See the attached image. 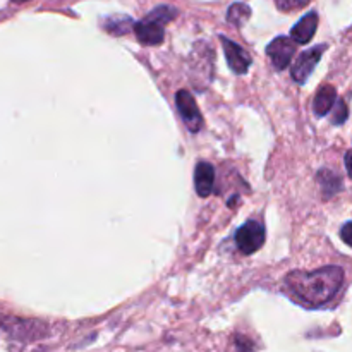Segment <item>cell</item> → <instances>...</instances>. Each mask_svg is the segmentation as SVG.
I'll return each mask as SVG.
<instances>
[{"label": "cell", "instance_id": "cell-1", "mask_svg": "<svg viewBox=\"0 0 352 352\" xmlns=\"http://www.w3.org/2000/svg\"><path fill=\"white\" fill-rule=\"evenodd\" d=\"M344 284V270L325 267L311 274L292 272L285 278V292L305 308H322L339 294Z\"/></svg>", "mask_w": 352, "mask_h": 352}, {"label": "cell", "instance_id": "cell-2", "mask_svg": "<svg viewBox=\"0 0 352 352\" xmlns=\"http://www.w3.org/2000/svg\"><path fill=\"white\" fill-rule=\"evenodd\" d=\"M179 10L170 6H158L144 19L134 24V33L143 45H160L165 38L164 24L170 23Z\"/></svg>", "mask_w": 352, "mask_h": 352}, {"label": "cell", "instance_id": "cell-3", "mask_svg": "<svg viewBox=\"0 0 352 352\" xmlns=\"http://www.w3.org/2000/svg\"><path fill=\"white\" fill-rule=\"evenodd\" d=\"M236 243L244 254H253L265 244V227L256 220H250L237 229Z\"/></svg>", "mask_w": 352, "mask_h": 352}, {"label": "cell", "instance_id": "cell-4", "mask_svg": "<svg viewBox=\"0 0 352 352\" xmlns=\"http://www.w3.org/2000/svg\"><path fill=\"white\" fill-rule=\"evenodd\" d=\"M175 103H177L179 113H181L182 120H184L186 127H188L191 133H198L203 127V117L201 112H199L198 105H196L195 96L191 95L186 89H181L175 95Z\"/></svg>", "mask_w": 352, "mask_h": 352}, {"label": "cell", "instance_id": "cell-5", "mask_svg": "<svg viewBox=\"0 0 352 352\" xmlns=\"http://www.w3.org/2000/svg\"><path fill=\"white\" fill-rule=\"evenodd\" d=\"M296 54V43L292 38L287 36H278L272 41L267 47V55L270 58L272 65L277 71H284L289 64H291L292 57Z\"/></svg>", "mask_w": 352, "mask_h": 352}, {"label": "cell", "instance_id": "cell-6", "mask_svg": "<svg viewBox=\"0 0 352 352\" xmlns=\"http://www.w3.org/2000/svg\"><path fill=\"white\" fill-rule=\"evenodd\" d=\"M325 48L327 45H318V47L302 52L298 57V60H296L294 67H292V78L298 82H301V85L308 81L311 72L315 71L316 64H318L320 58H322V54L325 52Z\"/></svg>", "mask_w": 352, "mask_h": 352}, {"label": "cell", "instance_id": "cell-7", "mask_svg": "<svg viewBox=\"0 0 352 352\" xmlns=\"http://www.w3.org/2000/svg\"><path fill=\"white\" fill-rule=\"evenodd\" d=\"M223 45V52H226V58L229 67L232 69L236 74H246L248 69L251 65V57L243 47H239L237 43H234L232 40H229L227 36H220Z\"/></svg>", "mask_w": 352, "mask_h": 352}, {"label": "cell", "instance_id": "cell-8", "mask_svg": "<svg viewBox=\"0 0 352 352\" xmlns=\"http://www.w3.org/2000/svg\"><path fill=\"white\" fill-rule=\"evenodd\" d=\"M195 186L196 192L201 198L212 195L213 186H215V168L210 164H206V162H199L195 170Z\"/></svg>", "mask_w": 352, "mask_h": 352}, {"label": "cell", "instance_id": "cell-9", "mask_svg": "<svg viewBox=\"0 0 352 352\" xmlns=\"http://www.w3.org/2000/svg\"><path fill=\"white\" fill-rule=\"evenodd\" d=\"M316 26H318V14L308 12L291 31V38L296 43H309L311 38L315 36Z\"/></svg>", "mask_w": 352, "mask_h": 352}, {"label": "cell", "instance_id": "cell-10", "mask_svg": "<svg viewBox=\"0 0 352 352\" xmlns=\"http://www.w3.org/2000/svg\"><path fill=\"white\" fill-rule=\"evenodd\" d=\"M337 102V91L333 86H322L318 89L315 96V102H313V110L318 117L327 116L330 110H333V105Z\"/></svg>", "mask_w": 352, "mask_h": 352}, {"label": "cell", "instance_id": "cell-11", "mask_svg": "<svg viewBox=\"0 0 352 352\" xmlns=\"http://www.w3.org/2000/svg\"><path fill=\"white\" fill-rule=\"evenodd\" d=\"M103 30L109 31L110 34H116V36H120V34H126L127 31L133 28L134 30V23L129 16H110L105 17L102 21Z\"/></svg>", "mask_w": 352, "mask_h": 352}, {"label": "cell", "instance_id": "cell-12", "mask_svg": "<svg viewBox=\"0 0 352 352\" xmlns=\"http://www.w3.org/2000/svg\"><path fill=\"white\" fill-rule=\"evenodd\" d=\"M318 182L322 184L323 191H325V198H330V196L336 195V192H339L340 188H342V182H340V179L330 170L320 172Z\"/></svg>", "mask_w": 352, "mask_h": 352}, {"label": "cell", "instance_id": "cell-13", "mask_svg": "<svg viewBox=\"0 0 352 352\" xmlns=\"http://www.w3.org/2000/svg\"><path fill=\"white\" fill-rule=\"evenodd\" d=\"M250 16H251V7L241 2L232 3V6L229 7V10H227V21L236 24V26H241L243 23H246V21L250 19Z\"/></svg>", "mask_w": 352, "mask_h": 352}, {"label": "cell", "instance_id": "cell-14", "mask_svg": "<svg viewBox=\"0 0 352 352\" xmlns=\"http://www.w3.org/2000/svg\"><path fill=\"white\" fill-rule=\"evenodd\" d=\"M333 110H336V112H333V116H332V122L336 124V126L346 122L347 116H349V112H347L346 102L339 100V102H337V105H336V109H333Z\"/></svg>", "mask_w": 352, "mask_h": 352}, {"label": "cell", "instance_id": "cell-15", "mask_svg": "<svg viewBox=\"0 0 352 352\" xmlns=\"http://www.w3.org/2000/svg\"><path fill=\"white\" fill-rule=\"evenodd\" d=\"M309 0H275L277 7L280 10H296L301 7L308 6Z\"/></svg>", "mask_w": 352, "mask_h": 352}, {"label": "cell", "instance_id": "cell-16", "mask_svg": "<svg viewBox=\"0 0 352 352\" xmlns=\"http://www.w3.org/2000/svg\"><path fill=\"white\" fill-rule=\"evenodd\" d=\"M340 237H342L344 243L349 244L352 248V222H347L346 226L342 227V230H340Z\"/></svg>", "mask_w": 352, "mask_h": 352}, {"label": "cell", "instance_id": "cell-17", "mask_svg": "<svg viewBox=\"0 0 352 352\" xmlns=\"http://www.w3.org/2000/svg\"><path fill=\"white\" fill-rule=\"evenodd\" d=\"M346 168H347V174L352 177V150H349L346 153Z\"/></svg>", "mask_w": 352, "mask_h": 352}, {"label": "cell", "instance_id": "cell-18", "mask_svg": "<svg viewBox=\"0 0 352 352\" xmlns=\"http://www.w3.org/2000/svg\"><path fill=\"white\" fill-rule=\"evenodd\" d=\"M12 2H16V3H23V2H28V0H12Z\"/></svg>", "mask_w": 352, "mask_h": 352}]
</instances>
